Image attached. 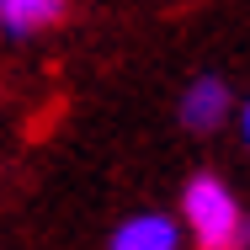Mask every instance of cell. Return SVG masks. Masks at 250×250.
Masks as SVG:
<instances>
[{
  "label": "cell",
  "mask_w": 250,
  "mask_h": 250,
  "mask_svg": "<svg viewBox=\"0 0 250 250\" xmlns=\"http://www.w3.org/2000/svg\"><path fill=\"white\" fill-rule=\"evenodd\" d=\"M181 234L187 229L170 213H133V218H123L112 229L106 250H181Z\"/></svg>",
  "instance_id": "cell-3"
},
{
  "label": "cell",
  "mask_w": 250,
  "mask_h": 250,
  "mask_svg": "<svg viewBox=\"0 0 250 250\" xmlns=\"http://www.w3.org/2000/svg\"><path fill=\"white\" fill-rule=\"evenodd\" d=\"M176 117H181L187 133H218L224 117H229V85H224V75H197L181 91V101H176Z\"/></svg>",
  "instance_id": "cell-2"
},
{
  "label": "cell",
  "mask_w": 250,
  "mask_h": 250,
  "mask_svg": "<svg viewBox=\"0 0 250 250\" xmlns=\"http://www.w3.org/2000/svg\"><path fill=\"white\" fill-rule=\"evenodd\" d=\"M181 229L197 250H250V213L218 170H197L181 187Z\"/></svg>",
  "instance_id": "cell-1"
},
{
  "label": "cell",
  "mask_w": 250,
  "mask_h": 250,
  "mask_svg": "<svg viewBox=\"0 0 250 250\" xmlns=\"http://www.w3.org/2000/svg\"><path fill=\"white\" fill-rule=\"evenodd\" d=\"M69 0H0V32L5 38H38V32H53L64 21Z\"/></svg>",
  "instance_id": "cell-4"
},
{
  "label": "cell",
  "mask_w": 250,
  "mask_h": 250,
  "mask_svg": "<svg viewBox=\"0 0 250 250\" xmlns=\"http://www.w3.org/2000/svg\"><path fill=\"white\" fill-rule=\"evenodd\" d=\"M240 139H245V149H250V101L240 106Z\"/></svg>",
  "instance_id": "cell-5"
}]
</instances>
